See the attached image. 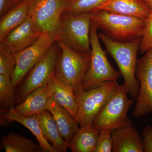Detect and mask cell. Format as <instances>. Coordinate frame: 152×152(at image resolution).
Instances as JSON below:
<instances>
[{
  "mask_svg": "<svg viewBox=\"0 0 152 152\" xmlns=\"http://www.w3.org/2000/svg\"><path fill=\"white\" fill-rule=\"evenodd\" d=\"M1 144L6 152H43L39 144L14 133L1 137Z\"/></svg>",
  "mask_w": 152,
  "mask_h": 152,
  "instance_id": "22",
  "label": "cell"
},
{
  "mask_svg": "<svg viewBox=\"0 0 152 152\" xmlns=\"http://www.w3.org/2000/svg\"><path fill=\"white\" fill-rule=\"evenodd\" d=\"M90 13L92 23L112 39L129 42L142 37L145 27V20L106 10Z\"/></svg>",
  "mask_w": 152,
  "mask_h": 152,
  "instance_id": "2",
  "label": "cell"
},
{
  "mask_svg": "<svg viewBox=\"0 0 152 152\" xmlns=\"http://www.w3.org/2000/svg\"><path fill=\"white\" fill-rule=\"evenodd\" d=\"M11 76L0 75V107L1 114L14 108L15 90Z\"/></svg>",
  "mask_w": 152,
  "mask_h": 152,
  "instance_id": "23",
  "label": "cell"
},
{
  "mask_svg": "<svg viewBox=\"0 0 152 152\" xmlns=\"http://www.w3.org/2000/svg\"><path fill=\"white\" fill-rule=\"evenodd\" d=\"M58 45L54 44L46 54L31 69L28 75L20 86L15 96L17 105L22 102L32 92L47 84L55 73L59 53Z\"/></svg>",
  "mask_w": 152,
  "mask_h": 152,
  "instance_id": "9",
  "label": "cell"
},
{
  "mask_svg": "<svg viewBox=\"0 0 152 152\" xmlns=\"http://www.w3.org/2000/svg\"><path fill=\"white\" fill-rule=\"evenodd\" d=\"M113 152H145L143 140L132 122L112 132Z\"/></svg>",
  "mask_w": 152,
  "mask_h": 152,
  "instance_id": "13",
  "label": "cell"
},
{
  "mask_svg": "<svg viewBox=\"0 0 152 152\" xmlns=\"http://www.w3.org/2000/svg\"><path fill=\"white\" fill-rule=\"evenodd\" d=\"M42 34L28 15L21 24L9 33L2 42L15 53L29 46Z\"/></svg>",
  "mask_w": 152,
  "mask_h": 152,
  "instance_id": "12",
  "label": "cell"
},
{
  "mask_svg": "<svg viewBox=\"0 0 152 152\" xmlns=\"http://www.w3.org/2000/svg\"><path fill=\"white\" fill-rule=\"evenodd\" d=\"M100 130L93 126L81 127L68 143L72 152H94Z\"/></svg>",
  "mask_w": 152,
  "mask_h": 152,
  "instance_id": "20",
  "label": "cell"
},
{
  "mask_svg": "<svg viewBox=\"0 0 152 152\" xmlns=\"http://www.w3.org/2000/svg\"><path fill=\"white\" fill-rule=\"evenodd\" d=\"M128 94L124 83L118 85L96 117L93 126L100 131H113L132 123L128 118V113L134 100L128 96Z\"/></svg>",
  "mask_w": 152,
  "mask_h": 152,
  "instance_id": "6",
  "label": "cell"
},
{
  "mask_svg": "<svg viewBox=\"0 0 152 152\" xmlns=\"http://www.w3.org/2000/svg\"><path fill=\"white\" fill-rule=\"evenodd\" d=\"M39 115L41 129L47 140L58 152H66L68 144L62 137L51 113L45 110Z\"/></svg>",
  "mask_w": 152,
  "mask_h": 152,
  "instance_id": "21",
  "label": "cell"
},
{
  "mask_svg": "<svg viewBox=\"0 0 152 152\" xmlns=\"http://www.w3.org/2000/svg\"><path fill=\"white\" fill-rule=\"evenodd\" d=\"M56 42L60 49L55 70L57 78L75 94L83 91L84 78L91 62V53L72 49L61 41Z\"/></svg>",
  "mask_w": 152,
  "mask_h": 152,
  "instance_id": "3",
  "label": "cell"
},
{
  "mask_svg": "<svg viewBox=\"0 0 152 152\" xmlns=\"http://www.w3.org/2000/svg\"><path fill=\"white\" fill-rule=\"evenodd\" d=\"M1 118L6 121L16 122L27 128L36 137L38 144L41 146L43 151L58 152L44 136L40 124L39 115L28 117L23 116L18 114L14 108L12 107L7 113L1 114Z\"/></svg>",
  "mask_w": 152,
  "mask_h": 152,
  "instance_id": "16",
  "label": "cell"
},
{
  "mask_svg": "<svg viewBox=\"0 0 152 152\" xmlns=\"http://www.w3.org/2000/svg\"><path fill=\"white\" fill-rule=\"evenodd\" d=\"M136 76L140 90L132 115L139 118L152 113V48L138 60Z\"/></svg>",
  "mask_w": 152,
  "mask_h": 152,
  "instance_id": "10",
  "label": "cell"
},
{
  "mask_svg": "<svg viewBox=\"0 0 152 152\" xmlns=\"http://www.w3.org/2000/svg\"><path fill=\"white\" fill-rule=\"evenodd\" d=\"M96 27L91 22L90 31L91 62L83 83V91L95 88L107 82L117 81L121 75L109 61L99 42Z\"/></svg>",
  "mask_w": 152,
  "mask_h": 152,
  "instance_id": "5",
  "label": "cell"
},
{
  "mask_svg": "<svg viewBox=\"0 0 152 152\" xmlns=\"http://www.w3.org/2000/svg\"><path fill=\"white\" fill-rule=\"evenodd\" d=\"M22 0H0L1 17L7 12Z\"/></svg>",
  "mask_w": 152,
  "mask_h": 152,
  "instance_id": "29",
  "label": "cell"
},
{
  "mask_svg": "<svg viewBox=\"0 0 152 152\" xmlns=\"http://www.w3.org/2000/svg\"><path fill=\"white\" fill-rule=\"evenodd\" d=\"M107 1V0H68L63 14L92 12Z\"/></svg>",
  "mask_w": 152,
  "mask_h": 152,
  "instance_id": "24",
  "label": "cell"
},
{
  "mask_svg": "<svg viewBox=\"0 0 152 152\" xmlns=\"http://www.w3.org/2000/svg\"><path fill=\"white\" fill-rule=\"evenodd\" d=\"M48 87L50 97L65 109L76 119L79 105L73 90L59 81L55 73L49 80Z\"/></svg>",
  "mask_w": 152,
  "mask_h": 152,
  "instance_id": "15",
  "label": "cell"
},
{
  "mask_svg": "<svg viewBox=\"0 0 152 152\" xmlns=\"http://www.w3.org/2000/svg\"><path fill=\"white\" fill-rule=\"evenodd\" d=\"M56 41L54 33L43 32L29 46L14 53L16 59V65L11 77L15 87L20 83Z\"/></svg>",
  "mask_w": 152,
  "mask_h": 152,
  "instance_id": "8",
  "label": "cell"
},
{
  "mask_svg": "<svg viewBox=\"0 0 152 152\" xmlns=\"http://www.w3.org/2000/svg\"><path fill=\"white\" fill-rule=\"evenodd\" d=\"M142 137L143 140L145 152H152V126H147L143 130Z\"/></svg>",
  "mask_w": 152,
  "mask_h": 152,
  "instance_id": "28",
  "label": "cell"
},
{
  "mask_svg": "<svg viewBox=\"0 0 152 152\" xmlns=\"http://www.w3.org/2000/svg\"><path fill=\"white\" fill-rule=\"evenodd\" d=\"M147 3V4L150 6L152 11V0H145Z\"/></svg>",
  "mask_w": 152,
  "mask_h": 152,
  "instance_id": "30",
  "label": "cell"
},
{
  "mask_svg": "<svg viewBox=\"0 0 152 152\" xmlns=\"http://www.w3.org/2000/svg\"><path fill=\"white\" fill-rule=\"evenodd\" d=\"M152 48V12L148 18L146 20L145 27L142 37L139 51L145 53Z\"/></svg>",
  "mask_w": 152,
  "mask_h": 152,
  "instance_id": "27",
  "label": "cell"
},
{
  "mask_svg": "<svg viewBox=\"0 0 152 152\" xmlns=\"http://www.w3.org/2000/svg\"><path fill=\"white\" fill-rule=\"evenodd\" d=\"M34 0H22L7 12L1 17L0 21V42L9 33L21 24L28 15L29 11Z\"/></svg>",
  "mask_w": 152,
  "mask_h": 152,
  "instance_id": "19",
  "label": "cell"
},
{
  "mask_svg": "<svg viewBox=\"0 0 152 152\" xmlns=\"http://www.w3.org/2000/svg\"><path fill=\"white\" fill-rule=\"evenodd\" d=\"M112 132L110 129H102L100 131L94 152H112L113 140Z\"/></svg>",
  "mask_w": 152,
  "mask_h": 152,
  "instance_id": "26",
  "label": "cell"
},
{
  "mask_svg": "<svg viewBox=\"0 0 152 152\" xmlns=\"http://www.w3.org/2000/svg\"><path fill=\"white\" fill-rule=\"evenodd\" d=\"M50 98L48 83L33 91L14 110L18 114L25 117L40 115L47 110V106Z\"/></svg>",
  "mask_w": 152,
  "mask_h": 152,
  "instance_id": "18",
  "label": "cell"
},
{
  "mask_svg": "<svg viewBox=\"0 0 152 152\" xmlns=\"http://www.w3.org/2000/svg\"><path fill=\"white\" fill-rule=\"evenodd\" d=\"M118 85L117 81L75 94L79 105L76 120L80 127L93 125L96 117Z\"/></svg>",
  "mask_w": 152,
  "mask_h": 152,
  "instance_id": "7",
  "label": "cell"
},
{
  "mask_svg": "<svg viewBox=\"0 0 152 152\" xmlns=\"http://www.w3.org/2000/svg\"><path fill=\"white\" fill-rule=\"evenodd\" d=\"M107 51L112 56L119 68L129 94L137 100L140 93V83L136 78L138 52L142 38L129 42L115 41L104 33L98 34Z\"/></svg>",
  "mask_w": 152,
  "mask_h": 152,
  "instance_id": "1",
  "label": "cell"
},
{
  "mask_svg": "<svg viewBox=\"0 0 152 152\" xmlns=\"http://www.w3.org/2000/svg\"><path fill=\"white\" fill-rule=\"evenodd\" d=\"M47 110L52 114L62 137L68 144L80 128L76 119L50 97L47 104Z\"/></svg>",
  "mask_w": 152,
  "mask_h": 152,
  "instance_id": "17",
  "label": "cell"
},
{
  "mask_svg": "<svg viewBox=\"0 0 152 152\" xmlns=\"http://www.w3.org/2000/svg\"><path fill=\"white\" fill-rule=\"evenodd\" d=\"M68 0H34L28 15L41 32L56 34Z\"/></svg>",
  "mask_w": 152,
  "mask_h": 152,
  "instance_id": "11",
  "label": "cell"
},
{
  "mask_svg": "<svg viewBox=\"0 0 152 152\" xmlns=\"http://www.w3.org/2000/svg\"><path fill=\"white\" fill-rule=\"evenodd\" d=\"M91 13L63 14L55 34L57 41L76 50L91 53Z\"/></svg>",
  "mask_w": 152,
  "mask_h": 152,
  "instance_id": "4",
  "label": "cell"
},
{
  "mask_svg": "<svg viewBox=\"0 0 152 152\" xmlns=\"http://www.w3.org/2000/svg\"><path fill=\"white\" fill-rule=\"evenodd\" d=\"M99 10L109 11L145 20L148 18L152 12L145 0H107L94 12Z\"/></svg>",
  "mask_w": 152,
  "mask_h": 152,
  "instance_id": "14",
  "label": "cell"
},
{
  "mask_svg": "<svg viewBox=\"0 0 152 152\" xmlns=\"http://www.w3.org/2000/svg\"><path fill=\"white\" fill-rule=\"evenodd\" d=\"M16 65L13 53L3 42L0 43V75L12 76Z\"/></svg>",
  "mask_w": 152,
  "mask_h": 152,
  "instance_id": "25",
  "label": "cell"
}]
</instances>
